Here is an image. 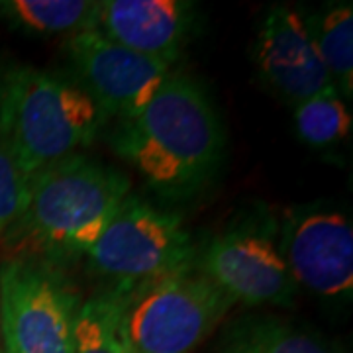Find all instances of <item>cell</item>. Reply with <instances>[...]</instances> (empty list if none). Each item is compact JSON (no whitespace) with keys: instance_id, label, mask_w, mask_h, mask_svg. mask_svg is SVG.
Returning a JSON list of instances; mask_svg holds the SVG:
<instances>
[{"instance_id":"cell-16","label":"cell","mask_w":353,"mask_h":353,"mask_svg":"<svg viewBox=\"0 0 353 353\" xmlns=\"http://www.w3.org/2000/svg\"><path fill=\"white\" fill-rule=\"evenodd\" d=\"M75 353H132L118 334V303L112 289L102 290L79 306Z\"/></svg>"},{"instance_id":"cell-5","label":"cell","mask_w":353,"mask_h":353,"mask_svg":"<svg viewBox=\"0 0 353 353\" xmlns=\"http://www.w3.org/2000/svg\"><path fill=\"white\" fill-rule=\"evenodd\" d=\"M85 255L90 271L112 283L110 289H130L189 267L196 250L179 216L128 194Z\"/></svg>"},{"instance_id":"cell-9","label":"cell","mask_w":353,"mask_h":353,"mask_svg":"<svg viewBox=\"0 0 353 353\" xmlns=\"http://www.w3.org/2000/svg\"><path fill=\"white\" fill-rule=\"evenodd\" d=\"M67 55L81 87L108 116L130 120L138 116L171 73L163 61L118 46L94 30L67 39Z\"/></svg>"},{"instance_id":"cell-15","label":"cell","mask_w":353,"mask_h":353,"mask_svg":"<svg viewBox=\"0 0 353 353\" xmlns=\"http://www.w3.org/2000/svg\"><path fill=\"white\" fill-rule=\"evenodd\" d=\"M294 126L310 148H332L350 136L352 112L338 90H328L294 106Z\"/></svg>"},{"instance_id":"cell-4","label":"cell","mask_w":353,"mask_h":353,"mask_svg":"<svg viewBox=\"0 0 353 353\" xmlns=\"http://www.w3.org/2000/svg\"><path fill=\"white\" fill-rule=\"evenodd\" d=\"M118 334L132 353H190L234 306L194 263L130 289H112Z\"/></svg>"},{"instance_id":"cell-12","label":"cell","mask_w":353,"mask_h":353,"mask_svg":"<svg viewBox=\"0 0 353 353\" xmlns=\"http://www.w3.org/2000/svg\"><path fill=\"white\" fill-rule=\"evenodd\" d=\"M220 353H336L314 334L279 316H241L222 334Z\"/></svg>"},{"instance_id":"cell-10","label":"cell","mask_w":353,"mask_h":353,"mask_svg":"<svg viewBox=\"0 0 353 353\" xmlns=\"http://www.w3.org/2000/svg\"><path fill=\"white\" fill-rule=\"evenodd\" d=\"M255 63L265 83L290 104L336 90L306 18L289 6H273L255 41Z\"/></svg>"},{"instance_id":"cell-17","label":"cell","mask_w":353,"mask_h":353,"mask_svg":"<svg viewBox=\"0 0 353 353\" xmlns=\"http://www.w3.org/2000/svg\"><path fill=\"white\" fill-rule=\"evenodd\" d=\"M28 176L0 143V241L22 214L28 196Z\"/></svg>"},{"instance_id":"cell-1","label":"cell","mask_w":353,"mask_h":353,"mask_svg":"<svg viewBox=\"0 0 353 353\" xmlns=\"http://www.w3.org/2000/svg\"><path fill=\"white\" fill-rule=\"evenodd\" d=\"M112 145L155 192L190 199L216 175L224 134L204 88L171 71L138 116L120 120Z\"/></svg>"},{"instance_id":"cell-3","label":"cell","mask_w":353,"mask_h":353,"mask_svg":"<svg viewBox=\"0 0 353 353\" xmlns=\"http://www.w3.org/2000/svg\"><path fill=\"white\" fill-rule=\"evenodd\" d=\"M104 122L75 81L30 65L0 73V143L28 179L88 145Z\"/></svg>"},{"instance_id":"cell-18","label":"cell","mask_w":353,"mask_h":353,"mask_svg":"<svg viewBox=\"0 0 353 353\" xmlns=\"http://www.w3.org/2000/svg\"><path fill=\"white\" fill-rule=\"evenodd\" d=\"M0 353H4L2 352V338H0Z\"/></svg>"},{"instance_id":"cell-14","label":"cell","mask_w":353,"mask_h":353,"mask_svg":"<svg viewBox=\"0 0 353 353\" xmlns=\"http://www.w3.org/2000/svg\"><path fill=\"white\" fill-rule=\"evenodd\" d=\"M308 30L340 97L353 92V10L350 2L330 4L314 20L306 18Z\"/></svg>"},{"instance_id":"cell-2","label":"cell","mask_w":353,"mask_h":353,"mask_svg":"<svg viewBox=\"0 0 353 353\" xmlns=\"http://www.w3.org/2000/svg\"><path fill=\"white\" fill-rule=\"evenodd\" d=\"M128 194L126 173L75 153L30 176L22 214L2 240L10 257L87 253Z\"/></svg>"},{"instance_id":"cell-6","label":"cell","mask_w":353,"mask_h":353,"mask_svg":"<svg viewBox=\"0 0 353 353\" xmlns=\"http://www.w3.org/2000/svg\"><path fill=\"white\" fill-rule=\"evenodd\" d=\"M79 301L38 257L0 263V338L4 353H75Z\"/></svg>"},{"instance_id":"cell-7","label":"cell","mask_w":353,"mask_h":353,"mask_svg":"<svg viewBox=\"0 0 353 353\" xmlns=\"http://www.w3.org/2000/svg\"><path fill=\"white\" fill-rule=\"evenodd\" d=\"M194 267L236 303L261 306L294 301L296 283L279 245L277 222L267 214L245 216L202 248Z\"/></svg>"},{"instance_id":"cell-8","label":"cell","mask_w":353,"mask_h":353,"mask_svg":"<svg viewBox=\"0 0 353 353\" xmlns=\"http://www.w3.org/2000/svg\"><path fill=\"white\" fill-rule=\"evenodd\" d=\"M279 245L296 287L324 299H352V216L334 202L296 204L277 222Z\"/></svg>"},{"instance_id":"cell-11","label":"cell","mask_w":353,"mask_h":353,"mask_svg":"<svg viewBox=\"0 0 353 353\" xmlns=\"http://www.w3.org/2000/svg\"><path fill=\"white\" fill-rule=\"evenodd\" d=\"M192 12L183 0H104L97 2L90 30L171 67L187 43Z\"/></svg>"},{"instance_id":"cell-13","label":"cell","mask_w":353,"mask_h":353,"mask_svg":"<svg viewBox=\"0 0 353 353\" xmlns=\"http://www.w3.org/2000/svg\"><path fill=\"white\" fill-rule=\"evenodd\" d=\"M97 2L87 0H2L0 16L14 28L39 36H73L92 28Z\"/></svg>"}]
</instances>
